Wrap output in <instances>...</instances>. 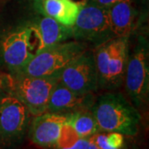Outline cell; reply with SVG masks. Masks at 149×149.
Segmentation results:
<instances>
[{
    "label": "cell",
    "mask_w": 149,
    "mask_h": 149,
    "mask_svg": "<svg viewBox=\"0 0 149 149\" xmlns=\"http://www.w3.org/2000/svg\"><path fill=\"white\" fill-rule=\"evenodd\" d=\"M91 110L102 131L128 136L138 133L140 113L121 94H104L93 103Z\"/></svg>",
    "instance_id": "cell-1"
},
{
    "label": "cell",
    "mask_w": 149,
    "mask_h": 149,
    "mask_svg": "<svg viewBox=\"0 0 149 149\" xmlns=\"http://www.w3.org/2000/svg\"><path fill=\"white\" fill-rule=\"evenodd\" d=\"M128 37L110 38L94 51L99 87L113 90L123 84L129 53Z\"/></svg>",
    "instance_id": "cell-2"
},
{
    "label": "cell",
    "mask_w": 149,
    "mask_h": 149,
    "mask_svg": "<svg viewBox=\"0 0 149 149\" xmlns=\"http://www.w3.org/2000/svg\"><path fill=\"white\" fill-rule=\"evenodd\" d=\"M85 44L80 42H61L34 53L22 69L16 74L44 77L57 75L64 67L86 51Z\"/></svg>",
    "instance_id": "cell-3"
},
{
    "label": "cell",
    "mask_w": 149,
    "mask_h": 149,
    "mask_svg": "<svg viewBox=\"0 0 149 149\" xmlns=\"http://www.w3.org/2000/svg\"><path fill=\"white\" fill-rule=\"evenodd\" d=\"M57 76L32 77L16 74L10 80L11 95L27 108L30 114L37 116L47 112L49 98Z\"/></svg>",
    "instance_id": "cell-4"
},
{
    "label": "cell",
    "mask_w": 149,
    "mask_h": 149,
    "mask_svg": "<svg viewBox=\"0 0 149 149\" xmlns=\"http://www.w3.org/2000/svg\"><path fill=\"white\" fill-rule=\"evenodd\" d=\"M57 81L80 95H91L99 88L94 54L85 51L57 74Z\"/></svg>",
    "instance_id": "cell-5"
},
{
    "label": "cell",
    "mask_w": 149,
    "mask_h": 149,
    "mask_svg": "<svg viewBox=\"0 0 149 149\" xmlns=\"http://www.w3.org/2000/svg\"><path fill=\"white\" fill-rule=\"evenodd\" d=\"M149 60L147 43L140 42L128 53L124 81L128 95L136 105L148 100L149 91Z\"/></svg>",
    "instance_id": "cell-6"
},
{
    "label": "cell",
    "mask_w": 149,
    "mask_h": 149,
    "mask_svg": "<svg viewBox=\"0 0 149 149\" xmlns=\"http://www.w3.org/2000/svg\"><path fill=\"white\" fill-rule=\"evenodd\" d=\"M72 37L78 40L85 41H102L113 38L107 13V8L87 1L82 3L76 21L71 27Z\"/></svg>",
    "instance_id": "cell-7"
},
{
    "label": "cell",
    "mask_w": 149,
    "mask_h": 149,
    "mask_svg": "<svg viewBox=\"0 0 149 149\" xmlns=\"http://www.w3.org/2000/svg\"><path fill=\"white\" fill-rule=\"evenodd\" d=\"M29 114L14 96L0 99V147H9L21 141L28 126Z\"/></svg>",
    "instance_id": "cell-8"
},
{
    "label": "cell",
    "mask_w": 149,
    "mask_h": 149,
    "mask_svg": "<svg viewBox=\"0 0 149 149\" xmlns=\"http://www.w3.org/2000/svg\"><path fill=\"white\" fill-rule=\"evenodd\" d=\"M30 27L17 29L8 34L2 41V56L6 65L15 74L29 62L34 55Z\"/></svg>",
    "instance_id": "cell-9"
},
{
    "label": "cell",
    "mask_w": 149,
    "mask_h": 149,
    "mask_svg": "<svg viewBox=\"0 0 149 149\" xmlns=\"http://www.w3.org/2000/svg\"><path fill=\"white\" fill-rule=\"evenodd\" d=\"M66 115L46 112L34 116L29 126L28 138L32 143L42 148H52L57 143Z\"/></svg>",
    "instance_id": "cell-10"
},
{
    "label": "cell",
    "mask_w": 149,
    "mask_h": 149,
    "mask_svg": "<svg viewBox=\"0 0 149 149\" xmlns=\"http://www.w3.org/2000/svg\"><path fill=\"white\" fill-rule=\"evenodd\" d=\"M91 95L75 94L57 81L49 98L47 112L66 115L80 109H91L93 103Z\"/></svg>",
    "instance_id": "cell-11"
},
{
    "label": "cell",
    "mask_w": 149,
    "mask_h": 149,
    "mask_svg": "<svg viewBox=\"0 0 149 149\" xmlns=\"http://www.w3.org/2000/svg\"><path fill=\"white\" fill-rule=\"evenodd\" d=\"M29 27L36 42L34 53L44 48L63 42L72 37L71 27H65L48 16L41 18Z\"/></svg>",
    "instance_id": "cell-12"
},
{
    "label": "cell",
    "mask_w": 149,
    "mask_h": 149,
    "mask_svg": "<svg viewBox=\"0 0 149 149\" xmlns=\"http://www.w3.org/2000/svg\"><path fill=\"white\" fill-rule=\"evenodd\" d=\"M109 28L113 37H128L135 20L133 1H122L107 8Z\"/></svg>",
    "instance_id": "cell-13"
},
{
    "label": "cell",
    "mask_w": 149,
    "mask_h": 149,
    "mask_svg": "<svg viewBox=\"0 0 149 149\" xmlns=\"http://www.w3.org/2000/svg\"><path fill=\"white\" fill-rule=\"evenodd\" d=\"M42 6L47 16L65 27H71L76 21L82 3L73 0H44Z\"/></svg>",
    "instance_id": "cell-14"
},
{
    "label": "cell",
    "mask_w": 149,
    "mask_h": 149,
    "mask_svg": "<svg viewBox=\"0 0 149 149\" xmlns=\"http://www.w3.org/2000/svg\"><path fill=\"white\" fill-rule=\"evenodd\" d=\"M66 124L82 139H90L100 131L91 109H84L66 114Z\"/></svg>",
    "instance_id": "cell-15"
},
{
    "label": "cell",
    "mask_w": 149,
    "mask_h": 149,
    "mask_svg": "<svg viewBox=\"0 0 149 149\" xmlns=\"http://www.w3.org/2000/svg\"><path fill=\"white\" fill-rule=\"evenodd\" d=\"M89 144V139L80 138L72 128L65 123L57 143L53 148L54 149H88Z\"/></svg>",
    "instance_id": "cell-16"
},
{
    "label": "cell",
    "mask_w": 149,
    "mask_h": 149,
    "mask_svg": "<svg viewBox=\"0 0 149 149\" xmlns=\"http://www.w3.org/2000/svg\"><path fill=\"white\" fill-rule=\"evenodd\" d=\"M105 134V140L108 146L112 149H121L124 146L123 134L116 132H108Z\"/></svg>",
    "instance_id": "cell-17"
},
{
    "label": "cell",
    "mask_w": 149,
    "mask_h": 149,
    "mask_svg": "<svg viewBox=\"0 0 149 149\" xmlns=\"http://www.w3.org/2000/svg\"><path fill=\"white\" fill-rule=\"evenodd\" d=\"M94 3H95L99 5L104 7V8H109V6L115 4L117 3L122 2V1H126V0H91ZM127 1H133V0H127Z\"/></svg>",
    "instance_id": "cell-18"
},
{
    "label": "cell",
    "mask_w": 149,
    "mask_h": 149,
    "mask_svg": "<svg viewBox=\"0 0 149 149\" xmlns=\"http://www.w3.org/2000/svg\"><path fill=\"white\" fill-rule=\"evenodd\" d=\"M90 140V139H89ZM88 149H100L99 147H97L95 144L91 140H90V144H89V147H88Z\"/></svg>",
    "instance_id": "cell-19"
}]
</instances>
